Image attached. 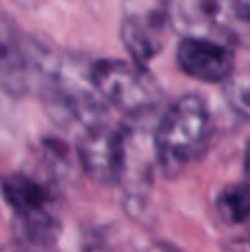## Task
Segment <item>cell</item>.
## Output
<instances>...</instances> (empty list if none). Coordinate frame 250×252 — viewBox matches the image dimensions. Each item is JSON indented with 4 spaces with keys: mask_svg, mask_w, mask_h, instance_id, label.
<instances>
[{
    "mask_svg": "<svg viewBox=\"0 0 250 252\" xmlns=\"http://www.w3.org/2000/svg\"><path fill=\"white\" fill-rule=\"evenodd\" d=\"M35 84L31 38H27L7 13H0V93L25 97Z\"/></svg>",
    "mask_w": 250,
    "mask_h": 252,
    "instance_id": "52a82bcc",
    "label": "cell"
},
{
    "mask_svg": "<svg viewBox=\"0 0 250 252\" xmlns=\"http://www.w3.org/2000/svg\"><path fill=\"white\" fill-rule=\"evenodd\" d=\"M217 215L228 226H239L246 230L250 244V170H246V179L239 184L224 188L215 199Z\"/></svg>",
    "mask_w": 250,
    "mask_h": 252,
    "instance_id": "30bf717a",
    "label": "cell"
},
{
    "mask_svg": "<svg viewBox=\"0 0 250 252\" xmlns=\"http://www.w3.org/2000/svg\"><path fill=\"white\" fill-rule=\"evenodd\" d=\"M171 29L250 49V13L244 0H162Z\"/></svg>",
    "mask_w": 250,
    "mask_h": 252,
    "instance_id": "277c9868",
    "label": "cell"
},
{
    "mask_svg": "<svg viewBox=\"0 0 250 252\" xmlns=\"http://www.w3.org/2000/svg\"><path fill=\"white\" fill-rule=\"evenodd\" d=\"M4 201L13 213V235L31 248H49L60 237L56 190L29 173H11L0 182Z\"/></svg>",
    "mask_w": 250,
    "mask_h": 252,
    "instance_id": "3957f363",
    "label": "cell"
},
{
    "mask_svg": "<svg viewBox=\"0 0 250 252\" xmlns=\"http://www.w3.org/2000/svg\"><path fill=\"white\" fill-rule=\"evenodd\" d=\"M211 137V111L204 97L186 93L162 111L155 126L157 170L166 179L182 175L204 153Z\"/></svg>",
    "mask_w": 250,
    "mask_h": 252,
    "instance_id": "6da1fadb",
    "label": "cell"
},
{
    "mask_svg": "<svg viewBox=\"0 0 250 252\" xmlns=\"http://www.w3.org/2000/svg\"><path fill=\"white\" fill-rule=\"evenodd\" d=\"M171 29L162 0H124L120 38L140 66H149L164 49V40Z\"/></svg>",
    "mask_w": 250,
    "mask_h": 252,
    "instance_id": "8992f818",
    "label": "cell"
},
{
    "mask_svg": "<svg viewBox=\"0 0 250 252\" xmlns=\"http://www.w3.org/2000/svg\"><path fill=\"white\" fill-rule=\"evenodd\" d=\"M221 84H224L221 95H224V102L228 104V109L237 118L250 122V66L233 69V73Z\"/></svg>",
    "mask_w": 250,
    "mask_h": 252,
    "instance_id": "8fae6325",
    "label": "cell"
},
{
    "mask_svg": "<svg viewBox=\"0 0 250 252\" xmlns=\"http://www.w3.org/2000/svg\"><path fill=\"white\" fill-rule=\"evenodd\" d=\"M89 80L93 91L109 109L122 113H137L159 109L164 91L146 66L124 60H93L89 62Z\"/></svg>",
    "mask_w": 250,
    "mask_h": 252,
    "instance_id": "5b68a950",
    "label": "cell"
},
{
    "mask_svg": "<svg viewBox=\"0 0 250 252\" xmlns=\"http://www.w3.org/2000/svg\"><path fill=\"white\" fill-rule=\"evenodd\" d=\"M175 58H177V66L188 78H195L206 84L224 82L235 69L233 47L211 38L182 35V42L177 44Z\"/></svg>",
    "mask_w": 250,
    "mask_h": 252,
    "instance_id": "9c48e42d",
    "label": "cell"
},
{
    "mask_svg": "<svg viewBox=\"0 0 250 252\" xmlns=\"http://www.w3.org/2000/svg\"><path fill=\"white\" fill-rule=\"evenodd\" d=\"M244 4H246V9H248V13H250V0H244Z\"/></svg>",
    "mask_w": 250,
    "mask_h": 252,
    "instance_id": "4fadbf2b",
    "label": "cell"
},
{
    "mask_svg": "<svg viewBox=\"0 0 250 252\" xmlns=\"http://www.w3.org/2000/svg\"><path fill=\"white\" fill-rule=\"evenodd\" d=\"M159 109H146L128 113L120 124V157L118 184L124 190L126 208L133 215H144L153 186V173L157 168L155 153V126Z\"/></svg>",
    "mask_w": 250,
    "mask_h": 252,
    "instance_id": "7a4b0ae2",
    "label": "cell"
},
{
    "mask_svg": "<svg viewBox=\"0 0 250 252\" xmlns=\"http://www.w3.org/2000/svg\"><path fill=\"white\" fill-rule=\"evenodd\" d=\"M75 151L87 177L100 186L118 184V157H120V126L109 120L91 124L75 135Z\"/></svg>",
    "mask_w": 250,
    "mask_h": 252,
    "instance_id": "ba28073f",
    "label": "cell"
},
{
    "mask_svg": "<svg viewBox=\"0 0 250 252\" xmlns=\"http://www.w3.org/2000/svg\"><path fill=\"white\" fill-rule=\"evenodd\" d=\"M13 2L20 4V7H25V9H35V7H40L44 0H13Z\"/></svg>",
    "mask_w": 250,
    "mask_h": 252,
    "instance_id": "7c38bea8",
    "label": "cell"
}]
</instances>
